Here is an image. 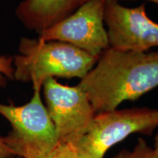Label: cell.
<instances>
[{"label":"cell","instance_id":"4","mask_svg":"<svg viewBox=\"0 0 158 158\" xmlns=\"http://www.w3.org/2000/svg\"><path fill=\"white\" fill-rule=\"evenodd\" d=\"M158 127V110L115 109L96 114L86 133L73 146L78 158H103L110 147L133 133L152 135Z\"/></svg>","mask_w":158,"mask_h":158},{"label":"cell","instance_id":"7","mask_svg":"<svg viewBox=\"0 0 158 158\" xmlns=\"http://www.w3.org/2000/svg\"><path fill=\"white\" fill-rule=\"evenodd\" d=\"M104 23L107 26L110 48L147 52L158 46V23L148 16L144 4L127 7L120 5L118 0H106Z\"/></svg>","mask_w":158,"mask_h":158},{"label":"cell","instance_id":"11","mask_svg":"<svg viewBox=\"0 0 158 158\" xmlns=\"http://www.w3.org/2000/svg\"><path fill=\"white\" fill-rule=\"evenodd\" d=\"M46 158H78L72 146L59 144Z\"/></svg>","mask_w":158,"mask_h":158},{"label":"cell","instance_id":"5","mask_svg":"<svg viewBox=\"0 0 158 158\" xmlns=\"http://www.w3.org/2000/svg\"><path fill=\"white\" fill-rule=\"evenodd\" d=\"M43 88L58 143L73 147L87 132L96 114L87 95L78 84L69 86L55 78L46 79Z\"/></svg>","mask_w":158,"mask_h":158},{"label":"cell","instance_id":"1","mask_svg":"<svg viewBox=\"0 0 158 158\" xmlns=\"http://www.w3.org/2000/svg\"><path fill=\"white\" fill-rule=\"evenodd\" d=\"M78 85L95 114L117 109L126 100H138L158 86V52H136L110 48Z\"/></svg>","mask_w":158,"mask_h":158},{"label":"cell","instance_id":"12","mask_svg":"<svg viewBox=\"0 0 158 158\" xmlns=\"http://www.w3.org/2000/svg\"><path fill=\"white\" fill-rule=\"evenodd\" d=\"M13 157L14 156L3 141L2 137H0V158H10Z\"/></svg>","mask_w":158,"mask_h":158},{"label":"cell","instance_id":"14","mask_svg":"<svg viewBox=\"0 0 158 158\" xmlns=\"http://www.w3.org/2000/svg\"><path fill=\"white\" fill-rule=\"evenodd\" d=\"M155 151L156 154H157V157H158V134L156 135L155 139Z\"/></svg>","mask_w":158,"mask_h":158},{"label":"cell","instance_id":"13","mask_svg":"<svg viewBox=\"0 0 158 158\" xmlns=\"http://www.w3.org/2000/svg\"><path fill=\"white\" fill-rule=\"evenodd\" d=\"M88 1H90V0H73V5L76 9L78 8L79 6H81V5H83V4L86 2ZM148 1L152 2L158 5V0H148Z\"/></svg>","mask_w":158,"mask_h":158},{"label":"cell","instance_id":"3","mask_svg":"<svg viewBox=\"0 0 158 158\" xmlns=\"http://www.w3.org/2000/svg\"><path fill=\"white\" fill-rule=\"evenodd\" d=\"M40 91L34 89L31 100L23 106L0 103V114L12 127L2 140L14 157L46 158L58 145L56 130Z\"/></svg>","mask_w":158,"mask_h":158},{"label":"cell","instance_id":"8","mask_svg":"<svg viewBox=\"0 0 158 158\" xmlns=\"http://www.w3.org/2000/svg\"><path fill=\"white\" fill-rule=\"evenodd\" d=\"M76 10L73 0H24L18 6L16 15L26 28L39 34Z\"/></svg>","mask_w":158,"mask_h":158},{"label":"cell","instance_id":"10","mask_svg":"<svg viewBox=\"0 0 158 158\" xmlns=\"http://www.w3.org/2000/svg\"><path fill=\"white\" fill-rule=\"evenodd\" d=\"M14 79L13 57L0 56V86H5L7 80Z\"/></svg>","mask_w":158,"mask_h":158},{"label":"cell","instance_id":"2","mask_svg":"<svg viewBox=\"0 0 158 158\" xmlns=\"http://www.w3.org/2000/svg\"><path fill=\"white\" fill-rule=\"evenodd\" d=\"M19 50L13 57L14 79L31 82L33 89H42L49 78L82 79L99 59L68 43L39 38L23 37Z\"/></svg>","mask_w":158,"mask_h":158},{"label":"cell","instance_id":"6","mask_svg":"<svg viewBox=\"0 0 158 158\" xmlns=\"http://www.w3.org/2000/svg\"><path fill=\"white\" fill-rule=\"evenodd\" d=\"M106 0H90L72 14L39 33L43 40L68 43L93 56L99 57L110 47L104 23Z\"/></svg>","mask_w":158,"mask_h":158},{"label":"cell","instance_id":"9","mask_svg":"<svg viewBox=\"0 0 158 158\" xmlns=\"http://www.w3.org/2000/svg\"><path fill=\"white\" fill-rule=\"evenodd\" d=\"M114 158H158L155 149L150 147L143 138L138 141L133 151L122 150Z\"/></svg>","mask_w":158,"mask_h":158},{"label":"cell","instance_id":"15","mask_svg":"<svg viewBox=\"0 0 158 158\" xmlns=\"http://www.w3.org/2000/svg\"><path fill=\"white\" fill-rule=\"evenodd\" d=\"M10 158H15V157H10ZM15 158H21V157H15Z\"/></svg>","mask_w":158,"mask_h":158}]
</instances>
